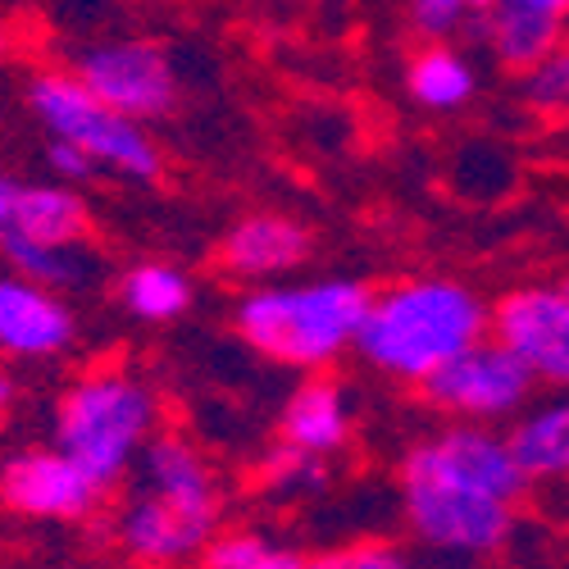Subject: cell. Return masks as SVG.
<instances>
[{"instance_id":"obj_30","label":"cell","mask_w":569,"mask_h":569,"mask_svg":"<svg viewBox=\"0 0 569 569\" xmlns=\"http://www.w3.org/2000/svg\"><path fill=\"white\" fill-rule=\"evenodd\" d=\"M6 51H10V28L0 23V56H6Z\"/></svg>"},{"instance_id":"obj_13","label":"cell","mask_w":569,"mask_h":569,"mask_svg":"<svg viewBox=\"0 0 569 569\" xmlns=\"http://www.w3.org/2000/svg\"><path fill=\"white\" fill-rule=\"evenodd\" d=\"M214 533H206L201 525H192L187 515H178L173 506L156 501L151 492L132 488L119 519H114V542L128 560L137 565H187L201 560L206 542Z\"/></svg>"},{"instance_id":"obj_4","label":"cell","mask_w":569,"mask_h":569,"mask_svg":"<svg viewBox=\"0 0 569 569\" xmlns=\"http://www.w3.org/2000/svg\"><path fill=\"white\" fill-rule=\"evenodd\" d=\"M51 433L56 447L110 492L160 433V397L128 369H91L60 392Z\"/></svg>"},{"instance_id":"obj_31","label":"cell","mask_w":569,"mask_h":569,"mask_svg":"<svg viewBox=\"0 0 569 569\" xmlns=\"http://www.w3.org/2000/svg\"><path fill=\"white\" fill-rule=\"evenodd\" d=\"M565 288H569V278H565Z\"/></svg>"},{"instance_id":"obj_20","label":"cell","mask_w":569,"mask_h":569,"mask_svg":"<svg viewBox=\"0 0 569 569\" xmlns=\"http://www.w3.org/2000/svg\"><path fill=\"white\" fill-rule=\"evenodd\" d=\"M406 87H410V97L423 106V110H433V114H451L460 106L473 101V91H479V73H473V64L451 51L447 41H429L423 51L410 60L406 69Z\"/></svg>"},{"instance_id":"obj_32","label":"cell","mask_w":569,"mask_h":569,"mask_svg":"<svg viewBox=\"0 0 569 569\" xmlns=\"http://www.w3.org/2000/svg\"><path fill=\"white\" fill-rule=\"evenodd\" d=\"M292 6H297V0H292Z\"/></svg>"},{"instance_id":"obj_26","label":"cell","mask_w":569,"mask_h":569,"mask_svg":"<svg viewBox=\"0 0 569 569\" xmlns=\"http://www.w3.org/2000/svg\"><path fill=\"white\" fill-rule=\"evenodd\" d=\"M46 169H51L60 182H91L101 173V164L91 160L82 147H73V141H60L51 137V147H46Z\"/></svg>"},{"instance_id":"obj_25","label":"cell","mask_w":569,"mask_h":569,"mask_svg":"<svg viewBox=\"0 0 569 569\" xmlns=\"http://www.w3.org/2000/svg\"><path fill=\"white\" fill-rule=\"evenodd\" d=\"M310 565H319V569H401L406 556L392 551L388 542H356V547H347V551L310 556Z\"/></svg>"},{"instance_id":"obj_23","label":"cell","mask_w":569,"mask_h":569,"mask_svg":"<svg viewBox=\"0 0 569 569\" xmlns=\"http://www.w3.org/2000/svg\"><path fill=\"white\" fill-rule=\"evenodd\" d=\"M525 101L538 114H569V46H556L525 69Z\"/></svg>"},{"instance_id":"obj_18","label":"cell","mask_w":569,"mask_h":569,"mask_svg":"<svg viewBox=\"0 0 569 569\" xmlns=\"http://www.w3.org/2000/svg\"><path fill=\"white\" fill-rule=\"evenodd\" d=\"M119 301L132 319L141 323H173L192 310L197 301V282L187 278L178 264H164V260H141L132 269L119 273Z\"/></svg>"},{"instance_id":"obj_28","label":"cell","mask_w":569,"mask_h":569,"mask_svg":"<svg viewBox=\"0 0 569 569\" xmlns=\"http://www.w3.org/2000/svg\"><path fill=\"white\" fill-rule=\"evenodd\" d=\"M14 401H19V383H14V373L0 369V419H6V415L14 410Z\"/></svg>"},{"instance_id":"obj_17","label":"cell","mask_w":569,"mask_h":569,"mask_svg":"<svg viewBox=\"0 0 569 569\" xmlns=\"http://www.w3.org/2000/svg\"><path fill=\"white\" fill-rule=\"evenodd\" d=\"M0 260H6V269L41 282L51 292L87 288L91 273H97V256L87 251V242H37V237H23L19 228L0 232Z\"/></svg>"},{"instance_id":"obj_24","label":"cell","mask_w":569,"mask_h":569,"mask_svg":"<svg viewBox=\"0 0 569 569\" xmlns=\"http://www.w3.org/2000/svg\"><path fill=\"white\" fill-rule=\"evenodd\" d=\"M469 14H473L469 0H410V23H415L419 37H429V41L451 37Z\"/></svg>"},{"instance_id":"obj_5","label":"cell","mask_w":569,"mask_h":569,"mask_svg":"<svg viewBox=\"0 0 569 569\" xmlns=\"http://www.w3.org/2000/svg\"><path fill=\"white\" fill-rule=\"evenodd\" d=\"M28 110L37 114V123L82 147L101 169L128 178V182H156L164 173V156L156 147V137L147 132V123H137L128 114H119L114 106H106L97 91H91L73 69H41L28 82Z\"/></svg>"},{"instance_id":"obj_1","label":"cell","mask_w":569,"mask_h":569,"mask_svg":"<svg viewBox=\"0 0 569 569\" xmlns=\"http://www.w3.org/2000/svg\"><path fill=\"white\" fill-rule=\"evenodd\" d=\"M529 492L506 433L456 419L401 456V515L410 533L442 556L483 560L510 547L515 506Z\"/></svg>"},{"instance_id":"obj_29","label":"cell","mask_w":569,"mask_h":569,"mask_svg":"<svg viewBox=\"0 0 569 569\" xmlns=\"http://www.w3.org/2000/svg\"><path fill=\"white\" fill-rule=\"evenodd\" d=\"M492 6H497V0H469V10H473V14H488Z\"/></svg>"},{"instance_id":"obj_22","label":"cell","mask_w":569,"mask_h":569,"mask_svg":"<svg viewBox=\"0 0 569 569\" xmlns=\"http://www.w3.org/2000/svg\"><path fill=\"white\" fill-rule=\"evenodd\" d=\"M256 483L278 501L315 497V492L328 488V456H310V451L278 438V447L264 451L260 465H256Z\"/></svg>"},{"instance_id":"obj_6","label":"cell","mask_w":569,"mask_h":569,"mask_svg":"<svg viewBox=\"0 0 569 569\" xmlns=\"http://www.w3.org/2000/svg\"><path fill=\"white\" fill-rule=\"evenodd\" d=\"M533 388H538V378L529 373V365L492 333L469 342L460 356L438 365L419 383L423 401L433 410L451 419H469V423H497V419L519 415L529 406Z\"/></svg>"},{"instance_id":"obj_9","label":"cell","mask_w":569,"mask_h":569,"mask_svg":"<svg viewBox=\"0 0 569 569\" xmlns=\"http://www.w3.org/2000/svg\"><path fill=\"white\" fill-rule=\"evenodd\" d=\"M488 333L547 388H569V288H515L497 301Z\"/></svg>"},{"instance_id":"obj_10","label":"cell","mask_w":569,"mask_h":569,"mask_svg":"<svg viewBox=\"0 0 569 569\" xmlns=\"http://www.w3.org/2000/svg\"><path fill=\"white\" fill-rule=\"evenodd\" d=\"M132 473H137L132 488L173 506L178 515H187L206 533H219L223 492H219V479H214V469L197 442H187L178 433H156L147 447H141Z\"/></svg>"},{"instance_id":"obj_11","label":"cell","mask_w":569,"mask_h":569,"mask_svg":"<svg viewBox=\"0 0 569 569\" xmlns=\"http://www.w3.org/2000/svg\"><path fill=\"white\" fill-rule=\"evenodd\" d=\"M315 256V232L292 219V214H247L237 219L223 242H219V269L237 282H278V278H292L297 269H306Z\"/></svg>"},{"instance_id":"obj_21","label":"cell","mask_w":569,"mask_h":569,"mask_svg":"<svg viewBox=\"0 0 569 569\" xmlns=\"http://www.w3.org/2000/svg\"><path fill=\"white\" fill-rule=\"evenodd\" d=\"M201 565L210 569H306L310 556L297 542H282L264 529H232L206 542Z\"/></svg>"},{"instance_id":"obj_12","label":"cell","mask_w":569,"mask_h":569,"mask_svg":"<svg viewBox=\"0 0 569 569\" xmlns=\"http://www.w3.org/2000/svg\"><path fill=\"white\" fill-rule=\"evenodd\" d=\"M78 319L60 292L6 269L0 273V356L10 360H56L73 347Z\"/></svg>"},{"instance_id":"obj_19","label":"cell","mask_w":569,"mask_h":569,"mask_svg":"<svg viewBox=\"0 0 569 569\" xmlns=\"http://www.w3.org/2000/svg\"><path fill=\"white\" fill-rule=\"evenodd\" d=\"M10 228H19L23 237H37V242H87L91 214L73 187H64L56 178V182L19 187V206H14Z\"/></svg>"},{"instance_id":"obj_14","label":"cell","mask_w":569,"mask_h":569,"mask_svg":"<svg viewBox=\"0 0 569 569\" xmlns=\"http://www.w3.org/2000/svg\"><path fill=\"white\" fill-rule=\"evenodd\" d=\"M356 433V410H351V392L328 378L323 369L288 397L278 415V438L292 442L310 456H338Z\"/></svg>"},{"instance_id":"obj_27","label":"cell","mask_w":569,"mask_h":569,"mask_svg":"<svg viewBox=\"0 0 569 569\" xmlns=\"http://www.w3.org/2000/svg\"><path fill=\"white\" fill-rule=\"evenodd\" d=\"M19 187H23V182H14V178H6V173H0V232H6V228L14 223V206H19Z\"/></svg>"},{"instance_id":"obj_3","label":"cell","mask_w":569,"mask_h":569,"mask_svg":"<svg viewBox=\"0 0 569 569\" xmlns=\"http://www.w3.org/2000/svg\"><path fill=\"white\" fill-rule=\"evenodd\" d=\"M373 288L360 278H306V282H251L232 306V333L256 356L319 373L356 351Z\"/></svg>"},{"instance_id":"obj_15","label":"cell","mask_w":569,"mask_h":569,"mask_svg":"<svg viewBox=\"0 0 569 569\" xmlns=\"http://www.w3.org/2000/svg\"><path fill=\"white\" fill-rule=\"evenodd\" d=\"M565 32L569 0H497L488 10V46L510 73H525L547 51L565 46Z\"/></svg>"},{"instance_id":"obj_8","label":"cell","mask_w":569,"mask_h":569,"mask_svg":"<svg viewBox=\"0 0 569 569\" xmlns=\"http://www.w3.org/2000/svg\"><path fill=\"white\" fill-rule=\"evenodd\" d=\"M101 497H106V488L60 447L19 451L0 465V501L23 519L78 525V519H87L101 506Z\"/></svg>"},{"instance_id":"obj_2","label":"cell","mask_w":569,"mask_h":569,"mask_svg":"<svg viewBox=\"0 0 569 569\" xmlns=\"http://www.w3.org/2000/svg\"><path fill=\"white\" fill-rule=\"evenodd\" d=\"M492 310L460 278H401L373 292L356 333V356L397 383H423L438 365L488 338Z\"/></svg>"},{"instance_id":"obj_16","label":"cell","mask_w":569,"mask_h":569,"mask_svg":"<svg viewBox=\"0 0 569 569\" xmlns=\"http://www.w3.org/2000/svg\"><path fill=\"white\" fill-rule=\"evenodd\" d=\"M519 469L529 483H565L569 479V401H547L515 419L506 433Z\"/></svg>"},{"instance_id":"obj_7","label":"cell","mask_w":569,"mask_h":569,"mask_svg":"<svg viewBox=\"0 0 569 569\" xmlns=\"http://www.w3.org/2000/svg\"><path fill=\"white\" fill-rule=\"evenodd\" d=\"M73 73L97 91L106 106L137 123H156L173 114L178 106V73L173 60L156 41L123 37V41H101L73 60Z\"/></svg>"}]
</instances>
